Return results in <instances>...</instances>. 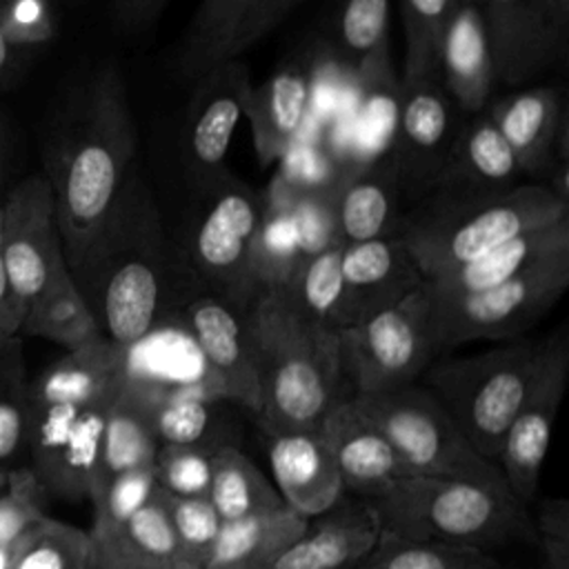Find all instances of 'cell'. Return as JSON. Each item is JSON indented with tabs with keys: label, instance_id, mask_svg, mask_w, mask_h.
<instances>
[{
	"label": "cell",
	"instance_id": "obj_22",
	"mask_svg": "<svg viewBox=\"0 0 569 569\" xmlns=\"http://www.w3.org/2000/svg\"><path fill=\"white\" fill-rule=\"evenodd\" d=\"M313 96L309 60H293L276 69L264 82L251 84L244 116L262 167L280 160L300 138Z\"/></svg>",
	"mask_w": 569,
	"mask_h": 569
},
{
	"label": "cell",
	"instance_id": "obj_20",
	"mask_svg": "<svg viewBox=\"0 0 569 569\" xmlns=\"http://www.w3.org/2000/svg\"><path fill=\"white\" fill-rule=\"evenodd\" d=\"M380 538L376 509L367 500H340L311 518L307 529L264 569H358Z\"/></svg>",
	"mask_w": 569,
	"mask_h": 569
},
{
	"label": "cell",
	"instance_id": "obj_21",
	"mask_svg": "<svg viewBox=\"0 0 569 569\" xmlns=\"http://www.w3.org/2000/svg\"><path fill=\"white\" fill-rule=\"evenodd\" d=\"M345 491L371 502L409 471L385 440L353 407L351 396L336 402L320 422Z\"/></svg>",
	"mask_w": 569,
	"mask_h": 569
},
{
	"label": "cell",
	"instance_id": "obj_32",
	"mask_svg": "<svg viewBox=\"0 0 569 569\" xmlns=\"http://www.w3.org/2000/svg\"><path fill=\"white\" fill-rule=\"evenodd\" d=\"M127 382L136 391L140 407L147 416L149 429L158 445H220L229 442L218 433L213 398L193 393L160 389L127 376Z\"/></svg>",
	"mask_w": 569,
	"mask_h": 569
},
{
	"label": "cell",
	"instance_id": "obj_46",
	"mask_svg": "<svg viewBox=\"0 0 569 569\" xmlns=\"http://www.w3.org/2000/svg\"><path fill=\"white\" fill-rule=\"evenodd\" d=\"M0 27L22 58L51 44L58 33L51 0H0Z\"/></svg>",
	"mask_w": 569,
	"mask_h": 569
},
{
	"label": "cell",
	"instance_id": "obj_18",
	"mask_svg": "<svg viewBox=\"0 0 569 569\" xmlns=\"http://www.w3.org/2000/svg\"><path fill=\"white\" fill-rule=\"evenodd\" d=\"M340 271L345 329L365 316L398 302L425 282L400 229L373 240L345 244Z\"/></svg>",
	"mask_w": 569,
	"mask_h": 569
},
{
	"label": "cell",
	"instance_id": "obj_23",
	"mask_svg": "<svg viewBox=\"0 0 569 569\" xmlns=\"http://www.w3.org/2000/svg\"><path fill=\"white\" fill-rule=\"evenodd\" d=\"M127 378L124 349L107 338L67 351L29 382L38 407H89L109 402Z\"/></svg>",
	"mask_w": 569,
	"mask_h": 569
},
{
	"label": "cell",
	"instance_id": "obj_5",
	"mask_svg": "<svg viewBox=\"0 0 569 569\" xmlns=\"http://www.w3.org/2000/svg\"><path fill=\"white\" fill-rule=\"evenodd\" d=\"M380 531L409 538L469 545L489 551L533 538L527 505L507 487L451 476L407 473L371 500Z\"/></svg>",
	"mask_w": 569,
	"mask_h": 569
},
{
	"label": "cell",
	"instance_id": "obj_2",
	"mask_svg": "<svg viewBox=\"0 0 569 569\" xmlns=\"http://www.w3.org/2000/svg\"><path fill=\"white\" fill-rule=\"evenodd\" d=\"M136 156L124 80L113 62L91 71L67 98L47 144V176L71 269L122 196Z\"/></svg>",
	"mask_w": 569,
	"mask_h": 569
},
{
	"label": "cell",
	"instance_id": "obj_43",
	"mask_svg": "<svg viewBox=\"0 0 569 569\" xmlns=\"http://www.w3.org/2000/svg\"><path fill=\"white\" fill-rule=\"evenodd\" d=\"M158 491L153 469H131L104 480L91 496L93 505V525L91 536L109 531L142 509Z\"/></svg>",
	"mask_w": 569,
	"mask_h": 569
},
{
	"label": "cell",
	"instance_id": "obj_6",
	"mask_svg": "<svg viewBox=\"0 0 569 569\" xmlns=\"http://www.w3.org/2000/svg\"><path fill=\"white\" fill-rule=\"evenodd\" d=\"M545 353V338H518L480 353L440 360L425 369V389L485 458H498Z\"/></svg>",
	"mask_w": 569,
	"mask_h": 569
},
{
	"label": "cell",
	"instance_id": "obj_29",
	"mask_svg": "<svg viewBox=\"0 0 569 569\" xmlns=\"http://www.w3.org/2000/svg\"><path fill=\"white\" fill-rule=\"evenodd\" d=\"M309 525L287 505L222 520L202 569H264Z\"/></svg>",
	"mask_w": 569,
	"mask_h": 569
},
{
	"label": "cell",
	"instance_id": "obj_10",
	"mask_svg": "<svg viewBox=\"0 0 569 569\" xmlns=\"http://www.w3.org/2000/svg\"><path fill=\"white\" fill-rule=\"evenodd\" d=\"M340 349L351 396L382 393L416 382L436 356L429 300L420 284L340 331Z\"/></svg>",
	"mask_w": 569,
	"mask_h": 569
},
{
	"label": "cell",
	"instance_id": "obj_12",
	"mask_svg": "<svg viewBox=\"0 0 569 569\" xmlns=\"http://www.w3.org/2000/svg\"><path fill=\"white\" fill-rule=\"evenodd\" d=\"M0 251L22 322L31 300L67 267L53 196L44 176L20 180L0 202Z\"/></svg>",
	"mask_w": 569,
	"mask_h": 569
},
{
	"label": "cell",
	"instance_id": "obj_47",
	"mask_svg": "<svg viewBox=\"0 0 569 569\" xmlns=\"http://www.w3.org/2000/svg\"><path fill=\"white\" fill-rule=\"evenodd\" d=\"M531 533L540 549V569H569V500L540 498L531 518Z\"/></svg>",
	"mask_w": 569,
	"mask_h": 569
},
{
	"label": "cell",
	"instance_id": "obj_3",
	"mask_svg": "<svg viewBox=\"0 0 569 569\" xmlns=\"http://www.w3.org/2000/svg\"><path fill=\"white\" fill-rule=\"evenodd\" d=\"M260 380L258 422L264 433L311 429L349 398L340 333L291 309L282 293L262 287L244 311Z\"/></svg>",
	"mask_w": 569,
	"mask_h": 569
},
{
	"label": "cell",
	"instance_id": "obj_30",
	"mask_svg": "<svg viewBox=\"0 0 569 569\" xmlns=\"http://www.w3.org/2000/svg\"><path fill=\"white\" fill-rule=\"evenodd\" d=\"M91 540L96 569H129L182 560L160 489L124 522L91 536Z\"/></svg>",
	"mask_w": 569,
	"mask_h": 569
},
{
	"label": "cell",
	"instance_id": "obj_56",
	"mask_svg": "<svg viewBox=\"0 0 569 569\" xmlns=\"http://www.w3.org/2000/svg\"><path fill=\"white\" fill-rule=\"evenodd\" d=\"M7 480H9V469L4 465H0V491L7 487Z\"/></svg>",
	"mask_w": 569,
	"mask_h": 569
},
{
	"label": "cell",
	"instance_id": "obj_15",
	"mask_svg": "<svg viewBox=\"0 0 569 569\" xmlns=\"http://www.w3.org/2000/svg\"><path fill=\"white\" fill-rule=\"evenodd\" d=\"M109 402L89 407H38L29 402L27 447L33 458V473L44 489L67 500L89 498L98 478Z\"/></svg>",
	"mask_w": 569,
	"mask_h": 569
},
{
	"label": "cell",
	"instance_id": "obj_33",
	"mask_svg": "<svg viewBox=\"0 0 569 569\" xmlns=\"http://www.w3.org/2000/svg\"><path fill=\"white\" fill-rule=\"evenodd\" d=\"M158 440L149 429L147 416L140 407V400L131 385L122 382L118 393L107 407L104 425H102V440H100V460H98V478L91 493L109 478L131 471L151 467ZM89 493V496H91Z\"/></svg>",
	"mask_w": 569,
	"mask_h": 569
},
{
	"label": "cell",
	"instance_id": "obj_57",
	"mask_svg": "<svg viewBox=\"0 0 569 569\" xmlns=\"http://www.w3.org/2000/svg\"><path fill=\"white\" fill-rule=\"evenodd\" d=\"M465 2H476V0H465Z\"/></svg>",
	"mask_w": 569,
	"mask_h": 569
},
{
	"label": "cell",
	"instance_id": "obj_19",
	"mask_svg": "<svg viewBox=\"0 0 569 569\" xmlns=\"http://www.w3.org/2000/svg\"><path fill=\"white\" fill-rule=\"evenodd\" d=\"M271 482L287 507L305 518L331 511L345 496V487L318 427L267 433Z\"/></svg>",
	"mask_w": 569,
	"mask_h": 569
},
{
	"label": "cell",
	"instance_id": "obj_49",
	"mask_svg": "<svg viewBox=\"0 0 569 569\" xmlns=\"http://www.w3.org/2000/svg\"><path fill=\"white\" fill-rule=\"evenodd\" d=\"M169 0H113V18L127 31L149 29Z\"/></svg>",
	"mask_w": 569,
	"mask_h": 569
},
{
	"label": "cell",
	"instance_id": "obj_7",
	"mask_svg": "<svg viewBox=\"0 0 569 569\" xmlns=\"http://www.w3.org/2000/svg\"><path fill=\"white\" fill-rule=\"evenodd\" d=\"M204 198L180 256L200 291L244 313L260 291L256 251L267 202L231 176L204 191Z\"/></svg>",
	"mask_w": 569,
	"mask_h": 569
},
{
	"label": "cell",
	"instance_id": "obj_39",
	"mask_svg": "<svg viewBox=\"0 0 569 569\" xmlns=\"http://www.w3.org/2000/svg\"><path fill=\"white\" fill-rule=\"evenodd\" d=\"M11 569H96L89 531L44 516L22 533Z\"/></svg>",
	"mask_w": 569,
	"mask_h": 569
},
{
	"label": "cell",
	"instance_id": "obj_41",
	"mask_svg": "<svg viewBox=\"0 0 569 569\" xmlns=\"http://www.w3.org/2000/svg\"><path fill=\"white\" fill-rule=\"evenodd\" d=\"M458 0H402L405 80L438 73L440 42Z\"/></svg>",
	"mask_w": 569,
	"mask_h": 569
},
{
	"label": "cell",
	"instance_id": "obj_45",
	"mask_svg": "<svg viewBox=\"0 0 569 569\" xmlns=\"http://www.w3.org/2000/svg\"><path fill=\"white\" fill-rule=\"evenodd\" d=\"M44 491L33 469H9L7 487L0 491V545L16 540L47 516Z\"/></svg>",
	"mask_w": 569,
	"mask_h": 569
},
{
	"label": "cell",
	"instance_id": "obj_55",
	"mask_svg": "<svg viewBox=\"0 0 569 569\" xmlns=\"http://www.w3.org/2000/svg\"><path fill=\"white\" fill-rule=\"evenodd\" d=\"M129 569H202V567L178 560V562H167V565H144V567H129Z\"/></svg>",
	"mask_w": 569,
	"mask_h": 569
},
{
	"label": "cell",
	"instance_id": "obj_1",
	"mask_svg": "<svg viewBox=\"0 0 569 569\" xmlns=\"http://www.w3.org/2000/svg\"><path fill=\"white\" fill-rule=\"evenodd\" d=\"M69 271L102 336L122 349L178 318L182 305L200 291L136 176Z\"/></svg>",
	"mask_w": 569,
	"mask_h": 569
},
{
	"label": "cell",
	"instance_id": "obj_16",
	"mask_svg": "<svg viewBox=\"0 0 569 569\" xmlns=\"http://www.w3.org/2000/svg\"><path fill=\"white\" fill-rule=\"evenodd\" d=\"M180 322L207 365L220 398L258 416L260 380L244 313L207 291H196L182 305Z\"/></svg>",
	"mask_w": 569,
	"mask_h": 569
},
{
	"label": "cell",
	"instance_id": "obj_26",
	"mask_svg": "<svg viewBox=\"0 0 569 569\" xmlns=\"http://www.w3.org/2000/svg\"><path fill=\"white\" fill-rule=\"evenodd\" d=\"M400 196L389 153L347 173L333 191V222L340 242H365L396 231Z\"/></svg>",
	"mask_w": 569,
	"mask_h": 569
},
{
	"label": "cell",
	"instance_id": "obj_53",
	"mask_svg": "<svg viewBox=\"0 0 569 569\" xmlns=\"http://www.w3.org/2000/svg\"><path fill=\"white\" fill-rule=\"evenodd\" d=\"M20 542H22V533L7 542V545H0V569H11L16 558H18V551H20Z\"/></svg>",
	"mask_w": 569,
	"mask_h": 569
},
{
	"label": "cell",
	"instance_id": "obj_28",
	"mask_svg": "<svg viewBox=\"0 0 569 569\" xmlns=\"http://www.w3.org/2000/svg\"><path fill=\"white\" fill-rule=\"evenodd\" d=\"M487 116L511 147L520 171L540 173L553 164L556 133L567 118L558 89L533 87L518 91L493 102Z\"/></svg>",
	"mask_w": 569,
	"mask_h": 569
},
{
	"label": "cell",
	"instance_id": "obj_40",
	"mask_svg": "<svg viewBox=\"0 0 569 569\" xmlns=\"http://www.w3.org/2000/svg\"><path fill=\"white\" fill-rule=\"evenodd\" d=\"M29 380L22 338L0 342V465L16 460L27 447Z\"/></svg>",
	"mask_w": 569,
	"mask_h": 569
},
{
	"label": "cell",
	"instance_id": "obj_34",
	"mask_svg": "<svg viewBox=\"0 0 569 569\" xmlns=\"http://www.w3.org/2000/svg\"><path fill=\"white\" fill-rule=\"evenodd\" d=\"M342 242L329 244L291 269L282 287H273L305 320L340 333L345 329L342 318Z\"/></svg>",
	"mask_w": 569,
	"mask_h": 569
},
{
	"label": "cell",
	"instance_id": "obj_37",
	"mask_svg": "<svg viewBox=\"0 0 569 569\" xmlns=\"http://www.w3.org/2000/svg\"><path fill=\"white\" fill-rule=\"evenodd\" d=\"M207 498L220 520H236L284 505L273 482L233 442H222L213 451Z\"/></svg>",
	"mask_w": 569,
	"mask_h": 569
},
{
	"label": "cell",
	"instance_id": "obj_11",
	"mask_svg": "<svg viewBox=\"0 0 569 569\" xmlns=\"http://www.w3.org/2000/svg\"><path fill=\"white\" fill-rule=\"evenodd\" d=\"M569 380V338L565 329L545 338L540 367L511 418L496 465L509 491L529 505L538 496L540 473L551 447L553 425Z\"/></svg>",
	"mask_w": 569,
	"mask_h": 569
},
{
	"label": "cell",
	"instance_id": "obj_44",
	"mask_svg": "<svg viewBox=\"0 0 569 569\" xmlns=\"http://www.w3.org/2000/svg\"><path fill=\"white\" fill-rule=\"evenodd\" d=\"M164 507L184 562L202 567L220 529V516L207 496L180 498L164 493Z\"/></svg>",
	"mask_w": 569,
	"mask_h": 569
},
{
	"label": "cell",
	"instance_id": "obj_17",
	"mask_svg": "<svg viewBox=\"0 0 569 569\" xmlns=\"http://www.w3.org/2000/svg\"><path fill=\"white\" fill-rule=\"evenodd\" d=\"M473 4L498 82H525L565 58L567 40L558 36L545 0H476Z\"/></svg>",
	"mask_w": 569,
	"mask_h": 569
},
{
	"label": "cell",
	"instance_id": "obj_13",
	"mask_svg": "<svg viewBox=\"0 0 569 569\" xmlns=\"http://www.w3.org/2000/svg\"><path fill=\"white\" fill-rule=\"evenodd\" d=\"M458 124V107L438 73L402 80L389 147L400 193L422 198L438 189Z\"/></svg>",
	"mask_w": 569,
	"mask_h": 569
},
{
	"label": "cell",
	"instance_id": "obj_36",
	"mask_svg": "<svg viewBox=\"0 0 569 569\" xmlns=\"http://www.w3.org/2000/svg\"><path fill=\"white\" fill-rule=\"evenodd\" d=\"M262 0H202L182 40L178 64L187 78L233 58V44Z\"/></svg>",
	"mask_w": 569,
	"mask_h": 569
},
{
	"label": "cell",
	"instance_id": "obj_14",
	"mask_svg": "<svg viewBox=\"0 0 569 569\" xmlns=\"http://www.w3.org/2000/svg\"><path fill=\"white\" fill-rule=\"evenodd\" d=\"M196 80L182 122V164L202 193L229 176L224 160L251 89L249 67L229 58Z\"/></svg>",
	"mask_w": 569,
	"mask_h": 569
},
{
	"label": "cell",
	"instance_id": "obj_24",
	"mask_svg": "<svg viewBox=\"0 0 569 569\" xmlns=\"http://www.w3.org/2000/svg\"><path fill=\"white\" fill-rule=\"evenodd\" d=\"M562 251H569V216L553 224L525 231L511 240H505L480 258L436 273L427 278L422 287L433 298L478 293L507 282L529 267Z\"/></svg>",
	"mask_w": 569,
	"mask_h": 569
},
{
	"label": "cell",
	"instance_id": "obj_52",
	"mask_svg": "<svg viewBox=\"0 0 569 569\" xmlns=\"http://www.w3.org/2000/svg\"><path fill=\"white\" fill-rule=\"evenodd\" d=\"M551 22L562 40H569V0H545Z\"/></svg>",
	"mask_w": 569,
	"mask_h": 569
},
{
	"label": "cell",
	"instance_id": "obj_4",
	"mask_svg": "<svg viewBox=\"0 0 569 569\" xmlns=\"http://www.w3.org/2000/svg\"><path fill=\"white\" fill-rule=\"evenodd\" d=\"M567 216L569 200L556 196L547 184L476 193L438 189L398 229L422 280H427L480 258L505 240Z\"/></svg>",
	"mask_w": 569,
	"mask_h": 569
},
{
	"label": "cell",
	"instance_id": "obj_8",
	"mask_svg": "<svg viewBox=\"0 0 569 569\" xmlns=\"http://www.w3.org/2000/svg\"><path fill=\"white\" fill-rule=\"evenodd\" d=\"M351 402L385 436L409 473L507 487L498 465L473 449L429 389L411 382L382 393L351 396Z\"/></svg>",
	"mask_w": 569,
	"mask_h": 569
},
{
	"label": "cell",
	"instance_id": "obj_54",
	"mask_svg": "<svg viewBox=\"0 0 569 569\" xmlns=\"http://www.w3.org/2000/svg\"><path fill=\"white\" fill-rule=\"evenodd\" d=\"M4 158H7V129H4V118L0 111V184H2V173H4Z\"/></svg>",
	"mask_w": 569,
	"mask_h": 569
},
{
	"label": "cell",
	"instance_id": "obj_25",
	"mask_svg": "<svg viewBox=\"0 0 569 569\" xmlns=\"http://www.w3.org/2000/svg\"><path fill=\"white\" fill-rule=\"evenodd\" d=\"M438 76L458 111L480 113L491 98L496 67L485 27L473 2L458 0L438 56Z\"/></svg>",
	"mask_w": 569,
	"mask_h": 569
},
{
	"label": "cell",
	"instance_id": "obj_31",
	"mask_svg": "<svg viewBox=\"0 0 569 569\" xmlns=\"http://www.w3.org/2000/svg\"><path fill=\"white\" fill-rule=\"evenodd\" d=\"M20 338H44L67 351L104 338L69 267H62L27 307Z\"/></svg>",
	"mask_w": 569,
	"mask_h": 569
},
{
	"label": "cell",
	"instance_id": "obj_50",
	"mask_svg": "<svg viewBox=\"0 0 569 569\" xmlns=\"http://www.w3.org/2000/svg\"><path fill=\"white\" fill-rule=\"evenodd\" d=\"M20 329V313L13 300V291L9 284V276L2 262V251H0V342L18 336Z\"/></svg>",
	"mask_w": 569,
	"mask_h": 569
},
{
	"label": "cell",
	"instance_id": "obj_42",
	"mask_svg": "<svg viewBox=\"0 0 569 569\" xmlns=\"http://www.w3.org/2000/svg\"><path fill=\"white\" fill-rule=\"evenodd\" d=\"M220 445H160L151 465L158 489L180 498L207 496L213 451Z\"/></svg>",
	"mask_w": 569,
	"mask_h": 569
},
{
	"label": "cell",
	"instance_id": "obj_9",
	"mask_svg": "<svg viewBox=\"0 0 569 569\" xmlns=\"http://www.w3.org/2000/svg\"><path fill=\"white\" fill-rule=\"evenodd\" d=\"M569 251L556 253L491 289L429 300L436 353L476 340H516L529 331L567 291Z\"/></svg>",
	"mask_w": 569,
	"mask_h": 569
},
{
	"label": "cell",
	"instance_id": "obj_51",
	"mask_svg": "<svg viewBox=\"0 0 569 569\" xmlns=\"http://www.w3.org/2000/svg\"><path fill=\"white\" fill-rule=\"evenodd\" d=\"M20 60H24V58L9 44L4 31L0 27V87H4L9 82L16 67L20 64Z\"/></svg>",
	"mask_w": 569,
	"mask_h": 569
},
{
	"label": "cell",
	"instance_id": "obj_27",
	"mask_svg": "<svg viewBox=\"0 0 569 569\" xmlns=\"http://www.w3.org/2000/svg\"><path fill=\"white\" fill-rule=\"evenodd\" d=\"M518 173L520 164L493 120L487 113H473L456 129L438 189L462 193L500 191L513 187Z\"/></svg>",
	"mask_w": 569,
	"mask_h": 569
},
{
	"label": "cell",
	"instance_id": "obj_38",
	"mask_svg": "<svg viewBox=\"0 0 569 569\" xmlns=\"http://www.w3.org/2000/svg\"><path fill=\"white\" fill-rule=\"evenodd\" d=\"M358 569H505L485 549L382 533Z\"/></svg>",
	"mask_w": 569,
	"mask_h": 569
},
{
	"label": "cell",
	"instance_id": "obj_48",
	"mask_svg": "<svg viewBox=\"0 0 569 569\" xmlns=\"http://www.w3.org/2000/svg\"><path fill=\"white\" fill-rule=\"evenodd\" d=\"M300 2L302 0H262L258 11L251 16V20L247 22V27L242 29V33L236 40L233 58H238L240 51L256 44L267 31L278 27Z\"/></svg>",
	"mask_w": 569,
	"mask_h": 569
},
{
	"label": "cell",
	"instance_id": "obj_35",
	"mask_svg": "<svg viewBox=\"0 0 569 569\" xmlns=\"http://www.w3.org/2000/svg\"><path fill=\"white\" fill-rule=\"evenodd\" d=\"M333 53L356 80L391 71L389 0H342L333 27Z\"/></svg>",
	"mask_w": 569,
	"mask_h": 569
}]
</instances>
